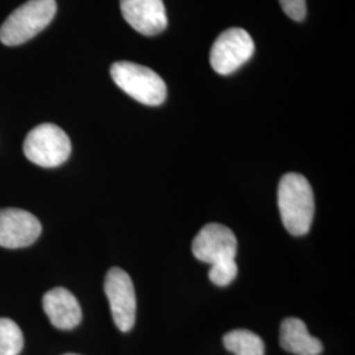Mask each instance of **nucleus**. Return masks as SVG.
I'll use <instances>...</instances> for the list:
<instances>
[{"mask_svg": "<svg viewBox=\"0 0 355 355\" xmlns=\"http://www.w3.org/2000/svg\"><path fill=\"white\" fill-rule=\"evenodd\" d=\"M278 205L284 228L292 236H304L315 216V196L311 183L297 173L283 175L278 187Z\"/></svg>", "mask_w": 355, "mask_h": 355, "instance_id": "1", "label": "nucleus"}, {"mask_svg": "<svg viewBox=\"0 0 355 355\" xmlns=\"http://www.w3.org/2000/svg\"><path fill=\"white\" fill-rule=\"evenodd\" d=\"M120 8L128 24L144 36H155L167 26L162 0H120Z\"/></svg>", "mask_w": 355, "mask_h": 355, "instance_id": "9", "label": "nucleus"}, {"mask_svg": "<svg viewBox=\"0 0 355 355\" xmlns=\"http://www.w3.org/2000/svg\"><path fill=\"white\" fill-rule=\"evenodd\" d=\"M252 36L242 28H229L211 48V66L217 74L229 76L246 64L254 54Z\"/></svg>", "mask_w": 355, "mask_h": 355, "instance_id": "5", "label": "nucleus"}, {"mask_svg": "<svg viewBox=\"0 0 355 355\" xmlns=\"http://www.w3.org/2000/svg\"><path fill=\"white\" fill-rule=\"evenodd\" d=\"M42 306L57 329H74L82 321V309L76 296L62 287L46 292L42 299Z\"/></svg>", "mask_w": 355, "mask_h": 355, "instance_id": "10", "label": "nucleus"}, {"mask_svg": "<svg viewBox=\"0 0 355 355\" xmlns=\"http://www.w3.org/2000/svg\"><path fill=\"white\" fill-rule=\"evenodd\" d=\"M283 12L295 21L304 20L306 15V3L305 0H279Z\"/></svg>", "mask_w": 355, "mask_h": 355, "instance_id": "15", "label": "nucleus"}, {"mask_svg": "<svg viewBox=\"0 0 355 355\" xmlns=\"http://www.w3.org/2000/svg\"><path fill=\"white\" fill-rule=\"evenodd\" d=\"M192 254L196 259L211 266L236 259L237 239L225 225L207 224L192 241Z\"/></svg>", "mask_w": 355, "mask_h": 355, "instance_id": "7", "label": "nucleus"}, {"mask_svg": "<svg viewBox=\"0 0 355 355\" xmlns=\"http://www.w3.org/2000/svg\"><path fill=\"white\" fill-rule=\"evenodd\" d=\"M223 343L234 355H265L262 338L250 330H232L224 336Z\"/></svg>", "mask_w": 355, "mask_h": 355, "instance_id": "12", "label": "nucleus"}, {"mask_svg": "<svg viewBox=\"0 0 355 355\" xmlns=\"http://www.w3.org/2000/svg\"><path fill=\"white\" fill-rule=\"evenodd\" d=\"M280 346L283 350L295 355H320L324 350L322 343L308 331L300 318H286L280 325Z\"/></svg>", "mask_w": 355, "mask_h": 355, "instance_id": "11", "label": "nucleus"}, {"mask_svg": "<svg viewBox=\"0 0 355 355\" xmlns=\"http://www.w3.org/2000/svg\"><path fill=\"white\" fill-rule=\"evenodd\" d=\"M37 217L24 209H0V246L7 249L26 248L36 242L41 234Z\"/></svg>", "mask_w": 355, "mask_h": 355, "instance_id": "8", "label": "nucleus"}, {"mask_svg": "<svg viewBox=\"0 0 355 355\" xmlns=\"http://www.w3.org/2000/svg\"><path fill=\"white\" fill-rule=\"evenodd\" d=\"M24 347V336L10 318H0V355H19Z\"/></svg>", "mask_w": 355, "mask_h": 355, "instance_id": "13", "label": "nucleus"}, {"mask_svg": "<svg viewBox=\"0 0 355 355\" xmlns=\"http://www.w3.org/2000/svg\"><path fill=\"white\" fill-rule=\"evenodd\" d=\"M111 76L119 89L141 104L159 105L165 102V80L149 67L120 61L111 66Z\"/></svg>", "mask_w": 355, "mask_h": 355, "instance_id": "3", "label": "nucleus"}, {"mask_svg": "<svg viewBox=\"0 0 355 355\" xmlns=\"http://www.w3.org/2000/svg\"><path fill=\"white\" fill-rule=\"evenodd\" d=\"M237 272H239V267L236 263V259L225 261L211 266L209 279L218 287H225L236 279Z\"/></svg>", "mask_w": 355, "mask_h": 355, "instance_id": "14", "label": "nucleus"}, {"mask_svg": "<svg viewBox=\"0 0 355 355\" xmlns=\"http://www.w3.org/2000/svg\"><path fill=\"white\" fill-rule=\"evenodd\" d=\"M26 158L41 167H57L64 164L71 154V142L64 130L54 124L33 128L24 141Z\"/></svg>", "mask_w": 355, "mask_h": 355, "instance_id": "4", "label": "nucleus"}, {"mask_svg": "<svg viewBox=\"0 0 355 355\" xmlns=\"http://www.w3.org/2000/svg\"><path fill=\"white\" fill-rule=\"evenodd\" d=\"M55 12V0H28L0 26V41L7 46L24 44L49 26Z\"/></svg>", "mask_w": 355, "mask_h": 355, "instance_id": "2", "label": "nucleus"}, {"mask_svg": "<svg viewBox=\"0 0 355 355\" xmlns=\"http://www.w3.org/2000/svg\"><path fill=\"white\" fill-rule=\"evenodd\" d=\"M104 291L111 305L114 325L127 333L136 322V292L130 277L119 267L111 268L104 280Z\"/></svg>", "mask_w": 355, "mask_h": 355, "instance_id": "6", "label": "nucleus"}, {"mask_svg": "<svg viewBox=\"0 0 355 355\" xmlns=\"http://www.w3.org/2000/svg\"><path fill=\"white\" fill-rule=\"evenodd\" d=\"M64 355H78V354H64Z\"/></svg>", "mask_w": 355, "mask_h": 355, "instance_id": "16", "label": "nucleus"}]
</instances>
